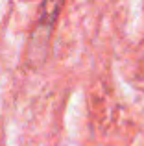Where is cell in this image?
I'll return each mask as SVG.
<instances>
[{"label":"cell","mask_w":144,"mask_h":146,"mask_svg":"<svg viewBox=\"0 0 144 146\" xmlns=\"http://www.w3.org/2000/svg\"><path fill=\"white\" fill-rule=\"evenodd\" d=\"M63 4H65V0H43L39 9V19H37L35 30H33L32 41H30V63H43V59L46 57L48 43H50L52 32H54L55 21L59 17Z\"/></svg>","instance_id":"cell-1"}]
</instances>
